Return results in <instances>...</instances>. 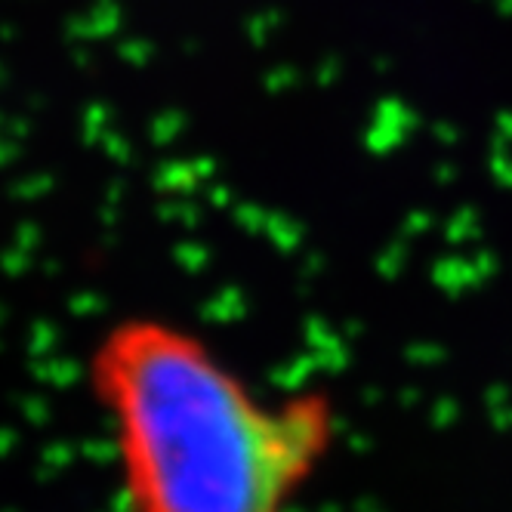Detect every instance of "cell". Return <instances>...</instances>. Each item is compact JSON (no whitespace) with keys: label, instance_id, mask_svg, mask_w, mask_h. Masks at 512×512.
I'll return each mask as SVG.
<instances>
[{"label":"cell","instance_id":"1","mask_svg":"<svg viewBox=\"0 0 512 512\" xmlns=\"http://www.w3.org/2000/svg\"><path fill=\"white\" fill-rule=\"evenodd\" d=\"M87 383L124 512H294L340 435L324 389L269 395L204 334L164 315L108 324Z\"/></svg>","mask_w":512,"mask_h":512}]
</instances>
